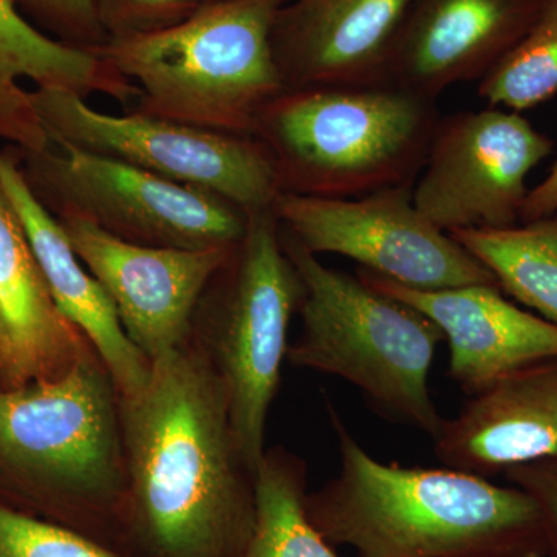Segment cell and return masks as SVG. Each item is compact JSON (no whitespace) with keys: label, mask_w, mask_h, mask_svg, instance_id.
Instances as JSON below:
<instances>
[{"label":"cell","mask_w":557,"mask_h":557,"mask_svg":"<svg viewBox=\"0 0 557 557\" xmlns=\"http://www.w3.org/2000/svg\"><path fill=\"white\" fill-rule=\"evenodd\" d=\"M434 449L445 467L494 478L557 453V357L509 373L443 421Z\"/></svg>","instance_id":"obj_16"},{"label":"cell","mask_w":557,"mask_h":557,"mask_svg":"<svg viewBox=\"0 0 557 557\" xmlns=\"http://www.w3.org/2000/svg\"><path fill=\"white\" fill-rule=\"evenodd\" d=\"M33 106L53 145L123 161L170 182L215 194L248 215L273 211L281 197L276 168L255 135L228 134L91 108L72 91L35 89Z\"/></svg>","instance_id":"obj_9"},{"label":"cell","mask_w":557,"mask_h":557,"mask_svg":"<svg viewBox=\"0 0 557 557\" xmlns=\"http://www.w3.org/2000/svg\"><path fill=\"white\" fill-rule=\"evenodd\" d=\"M288 0H205L164 30L94 50L134 83L135 112L228 134L255 135L285 90L273 28Z\"/></svg>","instance_id":"obj_5"},{"label":"cell","mask_w":557,"mask_h":557,"mask_svg":"<svg viewBox=\"0 0 557 557\" xmlns=\"http://www.w3.org/2000/svg\"><path fill=\"white\" fill-rule=\"evenodd\" d=\"M255 493V531L242 557H339L307 518L306 468L298 458L263 454Z\"/></svg>","instance_id":"obj_21"},{"label":"cell","mask_w":557,"mask_h":557,"mask_svg":"<svg viewBox=\"0 0 557 557\" xmlns=\"http://www.w3.org/2000/svg\"><path fill=\"white\" fill-rule=\"evenodd\" d=\"M24 81L86 100L104 95L129 104L137 97V87L100 54L50 38L11 0H0V139L21 150H44L51 141Z\"/></svg>","instance_id":"obj_18"},{"label":"cell","mask_w":557,"mask_h":557,"mask_svg":"<svg viewBox=\"0 0 557 557\" xmlns=\"http://www.w3.org/2000/svg\"><path fill=\"white\" fill-rule=\"evenodd\" d=\"M0 557H129L50 520L0 504Z\"/></svg>","instance_id":"obj_23"},{"label":"cell","mask_w":557,"mask_h":557,"mask_svg":"<svg viewBox=\"0 0 557 557\" xmlns=\"http://www.w3.org/2000/svg\"><path fill=\"white\" fill-rule=\"evenodd\" d=\"M108 375L83 355L58 379L0 387V504L123 552L127 479Z\"/></svg>","instance_id":"obj_3"},{"label":"cell","mask_w":557,"mask_h":557,"mask_svg":"<svg viewBox=\"0 0 557 557\" xmlns=\"http://www.w3.org/2000/svg\"><path fill=\"white\" fill-rule=\"evenodd\" d=\"M545 0H416L399 33L387 84L437 101L485 78L536 22Z\"/></svg>","instance_id":"obj_14"},{"label":"cell","mask_w":557,"mask_h":557,"mask_svg":"<svg viewBox=\"0 0 557 557\" xmlns=\"http://www.w3.org/2000/svg\"><path fill=\"white\" fill-rule=\"evenodd\" d=\"M109 40L149 35L189 17L205 0H90Z\"/></svg>","instance_id":"obj_25"},{"label":"cell","mask_w":557,"mask_h":557,"mask_svg":"<svg viewBox=\"0 0 557 557\" xmlns=\"http://www.w3.org/2000/svg\"><path fill=\"white\" fill-rule=\"evenodd\" d=\"M20 160L32 193L53 218L86 220L121 240L234 247L247 231L249 215L231 201L123 161L53 143L44 150L20 149Z\"/></svg>","instance_id":"obj_8"},{"label":"cell","mask_w":557,"mask_h":557,"mask_svg":"<svg viewBox=\"0 0 557 557\" xmlns=\"http://www.w3.org/2000/svg\"><path fill=\"white\" fill-rule=\"evenodd\" d=\"M493 108L523 112L557 95V0H545L536 22L507 57L479 81Z\"/></svg>","instance_id":"obj_22"},{"label":"cell","mask_w":557,"mask_h":557,"mask_svg":"<svg viewBox=\"0 0 557 557\" xmlns=\"http://www.w3.org/2000/svg\"><path fill=\"white\" fill-rule=\"evenodd\" d=\"M505 478L536 498L547 523L549 553L557 557V453L553 456L508 469Z\"/></svg>","instance_id":"obj_26"},{"label":"cell","mask_w":557,"mask_h":557,"mask_svg":"<svg viewBox=\"0 0 557 557\" xmlns=\"http://www.w3.org/2000/svg\"><path fill=\"white\" fill-rule=\"evenodd\" d=\"M30 242L0 186V387L58 379L83 357Z\"/></svg>","instance_id":"obj_19"},{"label":"cell","mask_w":557,"mask_h":557,"mask_svg":"<svg viewBox=\"0 0 557 557\" xmlns=\"http://www.w3.org/2000/svg\"><path fill=\"white\" fill-rule=\"evenodd\" d=\"M416 0H288L273 28L285 89L386 86Z\"/></svg>","instance_id":"obj_15"},{"label":"cell","mask_w":557,"mask_h":557,"mask_svg":"<svg viewBox=\"0 0 557 557\" xmlns=\"http://www.w3.org/2000/svg\"><path fill=\"white\" fill-rule=\"evenodd\" d=\"M412 188L394 186L354 199L281 194L274 211L282 228L318 258L344 256L416 289L498 287L485 265L418 211Z\"/></svg>","instance_id":"obj_10"},{"label":"cell","mask_w":557,"mask_h":557,"mask_svg":"<svg viewBox=\"0 0 557 557\" xmlns=\"http://www.w3.org/2000/svg\"><path fill=\"white\" fill-rule=\"evenodd\" d=\"M339 472L307 494L311 525L359 557H548L544 512L522 487L454 468L383 463L329 403Z\"/></svg>","instance_id":"obj_2"},{"label":"cell","mask_w":557,"mask_h":557,"mask_svg":"<svg viewBox=\"0 0 557 557\" xmlns=\"http://www.w3.org/2000/svg\"><path fill=\"white\" fill-rule=\"evenodd\" d=\"M57 220L81 262L108 293L124 332L149 361L183 346L208 285L236 248L146 247L83 219Z\"/></svg>","instance_id":"obj_12"},{"label":"cell","mask_w":557,"mask_h":557,"mask_svg":"<svg viewBox=\"0 0 557 557\" xmlns=\"http://www.w3.org/2000/svg\"><path fill=\"white\" fill-rule=\"evenodd\" d=\"M555 211H557V160L547 177L542 180L536 188L530 189L528 193L522 212H520V222L545 218Z\"/></svg>","instance_id":"obj_27"},{"label":"cell","mask_w":557,"mask_h":557,"mask_svg":"<svg viewBox=\"0 0 557 557\" xmlns=\"http://www.w3.org/2000/svg\"><path fill=\"white\" fill-rule=\"evenodd\" d=\"M28 21L50 38L83 50L108 44V35L90 0H11Z\"/></svg>","instance_id":"obj_24"},{"label":"cell","mask_w":557,"mask_h":557,"mask_svg":"<svg viewBox=\"0 0 557 557\" xmlns=\"http://www.w3.org/2000/svg\"><path fill=\"white\" fill-rule=\"evenodd\" d=\"M357 274L438 325L449 344V376L468 398L516 370L557 357V324L520 309L497 285L416 289L369 270Z\"/></svg>","instance_id":"obj_13"},{"label":"cell","mask_w":557,"mask_h":557,"mask_svg":"<svg viewBox=\"0 0 557 557\" xmlns=\"http://www.w3.org/2000/svg\"><path fill=\"white\" fill-rule=\"evenodd\" d=\"M0 186L27 234L58 309L97 348L121 397H135L148 384L150 361L124 332L108 293L81 262L60 222L32 193L16 146L0 149Z\"/></svg>","instance_id":"obj_17"},{"label":"cell","mask_w":557,"mask_h":557,"mask_svg":"<svg viewBox=\"0 0 557 557\" xmlns=\"http://www.w3.org/2000/svg\"><path fill=\"white\" fill-rule=\"evenodd\" d=\"M552 138L512 110H467L440 119L413 183L421 214L445 233L520 223L530 172L552 156Z\"/></svg>","instance_id":"obj_11"},{"label":"cell","mask_w":557,"mask_h":557,"mask_svg":"<svg viewBox=\"0 0 557 557\" xmlns=\"http://www.w3.org/2000/svg\"><path fill=\"white\" fill-rule=\"evenodd\" d=\"M440 119L437 101L391 86L285 89L260 112L281 194L354 199L413 185Z\"/></svg>","instance_id":"obj_4"},{"label":"cell","mask_w":557,"mask_h":557,"mask_svg":"<svg viewBox=\"0 0 557 557\" xmlns=\"http://www.w3.org/2000/svg\"><path fill=\"white\" fill-rule=\"evenodd\" d=\"M129 557H242L256 525V474L234 442L218 370L182 346L150 361L123 399Z\"/></svg>","instance_id":"obj_1"},{"label":"cell","mask_w":557,"mask_h":557,"mask_svg":"<svg viewBox=\"0 0 557 557\" xmlns=\"http://www.w3.org/2000/svg\"><path fill=\"white\" fill-rule=\"evenodd\" d=\"M281 240L304 285L302 333L288 346L289 364L338 376L381 416L437 437L445 418L429 372L445 339L438 325L358 274L324 265L282 225Z\"/></svg>","instance_id":"obj_6"},{"label":"cell","mask_w":557,"mask_h":557,"mask_svg":"<svg viewBox=\"0 0 557 557\" xmlns=\"http://www.w3.org/2000/svg\"><path fill=\"white\" fill-rule=\"evenodd\" d=\"M512 296L557 324V211L502 230L449 233Z\"/></svg>","instance_id":"obj_20"},{"label":"cell","mask_w":557,"mask_h":557,"mask_svg":"<svg viewBox=\"0 0 557 557\" xmlns=\"http://www.w3.org/2000/svg\"><path fill=\"white\" fill-rule=\"evenodd\" d=\"M218 373L240 457L262 461L267 418L287 358L288 329L304 285L282 247L276 211L256 212L228 262L212 278Z\"/></svg>","instance_id":"obj_7"}]
</instances>
